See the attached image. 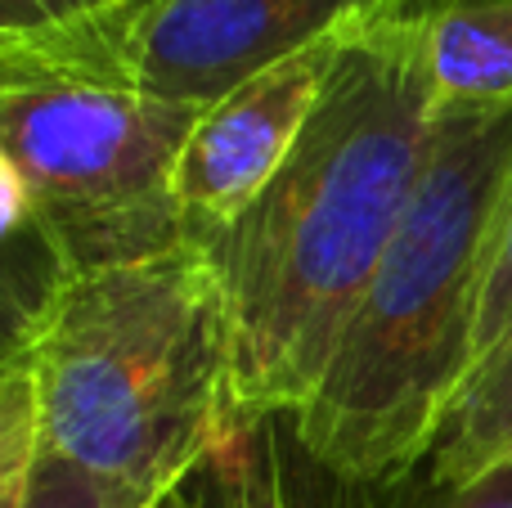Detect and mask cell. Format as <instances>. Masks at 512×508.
Wrapping results in <instances>:
<instances>
[{"label":"cell","instance_id":"1","mask_svg":"<svg viewBox=\"0 0 512 508\" xmlns=\"http://www.w3.org/2000/svg\"><path fill=\"white\" fill-rule=\"evenodd\" d=\"M432 5L355 9L297 149L212 243L234 432L292 419L310 401L423 180L441 122L427 63Z\"/></svg>","mask_w":512,"mask_h":508},{"label":"cell","instance_id":"2","mask_svg":"<svg viewBox=\"0 0 512 508\" xmlns=\"http://www.w3.org/2000/svg\"><path fill=\"white\" fill-rule=\"evenodd\" d=\"M508 194L512 99L441 108L423 180L319 387L288 419L315 468L351 486H400L427 468L472 374Z\"/></svg>","mask_w":512,"mask_h":508},{"label":"cell","instance_id":"3","mask_svg":"<svg viewBox=\"0 0 512 508\" xmlns=\"http://www.w3.org/2000/svg\"><path fill=\"white\" fill-rule=\"evenodd\" d=\"M41 450L144 495H171L239 432L212 248L68 270L23 338Z\"/></svg>","mask_w":512,"mask_h":508},{"label":"cell","instance_id":"4","mask_svg":"<svg viewBox=\"0 0 512 508\" xmlns=\"http://www.w3.org/2000/svg\"><path fill=\"white\" fill-rule=\"evenodd\" d=\"M194 122L72 59L54 27L0 45V149L32 180L63 275L185 239L171 176Z\"/></svg>","mask_w":512,"mask_h":508},{"label":"cell","instance_id":"5","mask_svg":"<svg viewBox=\"0 0 512 508\" xmlns=\"http://www.w3.org/2000/svg\"><path fill=\"white\" fill-rule=\"evenodd\" d=\"M364 5L373 0H117L54 32L86 68L203 113Z\"/></svg>","mask_w":512,"mask_h":508},{"label":"cell","instance_id":"6","mask_svg":"<svg viewBox=\"0 0 512 508\" xmlns=\"http://www.w3.org/2000/svg\"><path fill=\"white\" fill-rule=\"evenodd\" d=\"M346 23L351 14L198 113L171 176L180 234L189 243L212 248L279 176L328 90Z\"/></svg>","mask_w":512,"mask_h":508},{"label":"cell","instance_id":"7","mask_svg":"<svg viewBox=\"0 0 512 508\" xmlns=\"http://www.w3.org/2000/svg\"><path fill=\"white\" fill-rule=\"evenodd\" d=\"M427 63L441 108L512 99V0H436Z\"/></svg>","mask_w":512,"mask_h":508},{"label":"cell","instance_id":"8","mask_svg":"<svg viewBox=\"0 0 512 508\" xmlns=\"http://www.w3.org/2000/svg\"><path fill=\"white\" fill-rule=\"evenodd\" d=\"M512 459V338L463 383L427 459V482L441 491L472 486Z\"/></svg>","mask_w":512,"mask_h":508},{"label":"cell","instance_id":"9","mask_svg":"<svg viewBox=\"0 0 512 508\" xmlns=\"http://www.w3.org/2000/svg\"><path fill=\"white\" fill-rule=\"evenodd\" d=\"M41 459V401L27 351L0 360V508H23Z\"/></svg>","mask_w":512,"mask_h":508},{"label":"cell","instance_id":"10","mask_svg":"<svg viewBox=\"0 0 512 508\" xmlns=\"http://www.w3.org/2000/svg\"><path fill=\"white\" fill-rule=\"evenodd\" d=\"M153 500H162V495H144L135 486L108 482V477L77 468L72 459L41 450L23 508H149Z\"/></svg>","mask_w":512,"mask_h":508},{"label":"cell","instance_id":"11","mask_svg":"<svg viewBox=\"0 0 512 508\" xmlns=\"http://www.w3.org/2000/svg\"><path fill=\"white\" fill-rule=\"evenodd\" d=\"M59 279H63V270L50 266V261L5 257L0 252V360L23 347L27 329L41 315L45 297L54 293Z\"/></svg>","mask_w":512,"mask_h":508},{"label":"cell","instance_id":"12","mask_svg":"<svg viewBox=\"0 0 512 508\" xmlns=\"http://www.w3.org/2000/svg\"><path fill=\"white\" fill-rule=\"evenodd\" d=\"M0 252L5 257H32V261H50L63 270L59 252H54L50 234L41 225V207H36L32 180L27 171L0 149Z\"/></svg>","mask_w":512,"mask_h":508},{"label":"cell","instance_id":"13","mask_svg":"<svg viewBox=\"0 0 512 508\" xmlns=\"http://www.w3.org/2000/svg\"><path fill=\"white\" fill-rule=\"evenodd\" d=\"M512 338V194L499 221L495 239V261H490V279L481 293V315H477V338H472V374L495 356L499 347ZM468 374V378H472Z\"/></svg>","mask_w":512,"mask_h":508},{"label":"cell","instance_id":"14","mask_svg":"<svg viewBox=\"0 0 512 508\" xmlns=\"http://www.w3.org/2000/svg\"><path fill=\"white\" fill-rule=\"evenodd\" d=\"M117 0H0V45H14L23 36H41L72 18H86Z\"/></svg>","mask_w":512,"mask_h":508},{"label":"cell","instance_id":"15","mask_svg":"<svg viewBox=\"0 0 512 508\" xmlns=\"http://www.w3.org/2000/svg\"><path fill=\"white\" fill-rule=\"evenodd\" d=\"M432 508H512V459L495 473L477 477L472 486L459 491H441L436 486V504Z\"/></svg>","mask_w":512,"mask_h":508},{"label":"cell","instance_id":"16","mask_svg":"<svg viewBox=\"0 0 512 508\" xmlns=\"http://www.w3.org/2000/svg\"><path fill=\"white\" fill-rule=\"evenodd\" d=\"M149 508H194V504H189L185 486H180V491H171V495H162V500H153Z\"/></svg>","mask_w":512,"mask_h":508}]
</instances>
